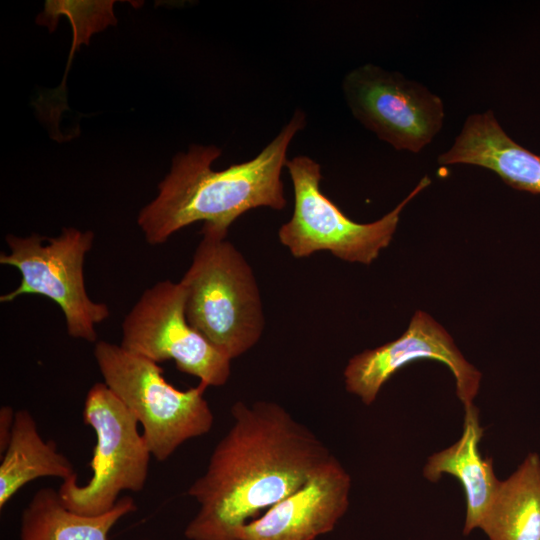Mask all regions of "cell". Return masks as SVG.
Segmentation results:
<instances>
[{
  "mask_svg": "<svg viewBox=\"0 0 540 540\" xmlns=\"http://www.w3.org/2000/svg\"><path fill=\"white\" fill-rule=\"evenodd\" d=\"M230 411V429L187 492L199 503L185 528L188 540H239L245 524L298 490L333 456L276 402L237 401Z\"/></svg>",
  "mask_w": 540,
  "mask_h": 540,
  "instance_id": "6da1fadb",
  "label": "cell"
},
{
  "mask_svg": "<svg viewBox=\"0 0 540 540\" xmlns=\"http://www.w3.org/2000/svg\"><path fill=\"white\" fill-rule=\"evenodd\" d=\"M306 124L305 112L297 108L255 157L220 171L212 169L222 153L217 146L195 144L178 153L158 185V195L139 212L137 223L146 242L163 244L197 221L227 235L231 224L251 209H284L287 199L281 174L289 146Z\"/></svg>",
  "mask_w": 540,
  "mask_h": 540,
  "instance_id": "7a4b0ae2",
  "label": "cell"
},
{
  "mask_svg": "<svg viewBox=\"0 0 540 540\" xmlns=\"http://www.w3.org/2000/svg\"><path fill=\"white\" fill-rule=\"evenodd\" d=\"M191 265L180 280L189 324L233 360L260 340L265 317L254 272L227 235L202 227Z\"/></svg>",
  "mask_w": 540,
  "mask_h": 540,
  "instance_id": "3957f363",
  "label": "cell"
},
{
  "mask_svg": "<svg viewBox=\"0 0 540 540\" xmlns=\"http://www.w3.org/2000/svg\"><path fill=\"white\" fill-rule=\"evenodd\" d=\"M94 357L104 383L142 425V435L158 461L211 430L214 415L204 397L205 385L179 390L166 381L158 363L120 344L100 340Z\"/></svg>",
  "mask_w": 540,
  "mask_h": 540,
  "instance_id": "277c9868",
  "label": "cell"
},
{
  "mask_svg": "<svg viewBox=\"0 0 540 540\" xmlns=\"http://www.w3.org/2000/svg\"><path fill=\"white\" fill-rule=\"evenodd\" d=\"M294 192V209L278 237L295 258L329 251L337 258L353 263L371 264L388 247L407 204L430 185L424 176L416 187L382 218L358 223L347 217L320 188L321 166L306 155L286 162Z\"/></svg>",
  "mask_w": 540,
  "mask_h": 540,
  "instance_id": "5b68a950",
  "label": "cell"
},
{
  "mask_svg": "<svg viewBox=\"0 0 540 540\" xmlns=\"http://www.w3.org/2000/svg\"><path fill=\"white\" fill-rule=\"evenodd\" d=\"M93 241V231L73 227L63 228L55 237L6 235L9 252L0 254V264L15 267L21 281L1 295L0 302L31 294L47 297L62 310L69 336L95 342V327L109 318L110 310L93 301L85 286L84 261Z\"/></svg>",
  "mask_w": 540,
  "mask_h": 540,
  "instance_id": "8992f818",
  "label": "cell"
},
{
  "mask_svg": "<svg viewBox=\"0 0 540 540\" xmlns=\"http://www.w3.org/2000/svg\"><path fill=\"white\" fill-rule=\"evenodd\" d=\"M82 417L96 434L93 474L85 485L78 484L77 476L63 481L58 493L68 510L97 516L114 508L122 491L144 488L152 454L138 420L104 382L89 389Z\"/></svg>",
  "mask_w": 540,
  "mask_h": 540,
  "instance_id": "52a82bcc",
  "label": "cell"
},
{
  "mask_svg": "<svg viewBox=\"0 0 540 540\" xmlns=\"http://www.w3.org/2000/svg\"><path fill=\"white\" fill-rule=\"evenodd\" d=\"M120 345L159 363L173 360L177 369L208 386H222L231 360L187 321L185 290L180 282L160 281L146 289L122 322Z\"/></svg>",
  "mask_w": 540,
  "mask_h": 540,
  "instance_id": "ba28073f",
  "label": "cell"
},
{
  "mask_svg": "<svg viewBox=\"0 0 540 540\" xmlns=\"http://www.w3.org/2000/svg\"><path fill=\"white\" fill-rule=\"evenodd\" d=\"M341 86L353 117L397 151L420 152L443 126L441 98L399 72L367 63L350 70Z\"/></svg>",
  "mask_w": 540,
  "mask_h": 540,
  "instance_id": "9c48e42d",
  "label": "cell"
},
{
  "mask_svg": "<svg viewBox=\"0 0 540 540\" xmlns=\"http://www.w3.org/2000/svg\"><path fill=\"white\" fill-rule=\"evenodd\" d=\"M421 359L445 364L455 378L456 394L464 410L474 405L480 388V371L465 359L445 328L421 310L415 312L399 338L364 350L348 361L344 369L345 388L370 405L399 369Z\"/></svg>",
  "mask_w": 540,
  "mask_h": 540,
  "instance_id": "30bf717a",
  "label": "cell"
},
{
  "mask_svg": "<svg viewBox=\"0 0 540 540\" xmlns=\"http://www.w3.org/2000/svg\"><path fill=\"white\" fill-rule=\"evenodd\" d=\"M351 477L332 456L294 493L245 524L239 540H315L349 507Z\"/></svg>",
  "mask_w": 540,
  "mask_h": 540,
  "instance_id": "8fae6325",
  "label": "cell"
},
{
  "mask_svg": "<svg viewBox=\"0 0 540 540\" xmlns=\"http://www.w3.org/2000/svg\"><path fill=\"white\" fill-rule=\"evenodd\" d=\"M438 163L479 166L517 190L540 194V155L509 137L492 110L469 115Z\"/></svg>",
  "mask_w": 540,
  "mask_h": 540,
  "instance_id": "7c38bea8",
  "label": "cell"
},
{
  "mask_svg": "<svg viewBox=\"0 0 540 540\" xmlns=\"http://www.w3.org/2000/svg\"><path fill=\"white\" fill-rule=\"evenodd\" d=\"M483 431L478 409L472 405L464 410L460 439L431 455L423 468V475L428 481L436 482L443 474H449L461 483L466 497L464 535L479 527L501 483L495 475L492 458L483 457L480 452Z\"/></svg>",
  "mask_w": 540,
  "mask_h": 540,
  "instance_id": "4fadbf2b",
  "label": "cell"
},
{
  "mask_svg": "<svg viewBox=\"0 0 540 540\" xmlns=\"http://www.w3.org/2000/svg\"><path fill=\"white\" fill-rule=\"evenodd\" d=\"M490 540H540V457L528 454L501 481L479 527Z\"/></svg>",
  "mask_w": 540,
  "mask_h": 540,
  "instance_id": "5bb4252c",
  "label": "cell"
},
{
  "mask_svg": "<svg viewBox=\"0 0 540 540\" xmlns=\"http://www.w3.org/2000/svg\"><path fill=\"white\" fill-rule=\"evenodd\" d=\"M0 509L27 483L42 477L63 481L77 476L72 463L57 451L54 441H44L28 410L16 411L10 442L1 455Z\"/></svg>",
  "mask_w": 540,
  "mask_h": 540,
  "instance_id": "9a60e30c",
  "label": "cell"
},
{
  "mask_svg": "<svg viewBox=\"0 0 540 540\" xmlns=\"http://www.w3.org/2000/svg\"><path fill=\"white\" fill-rule=\"evenodd\" d=\"M136 510L133 498H120L110 511L85 516L68 510L58 490L39 489L23 510L20 540H108L112 527L123 516Z\"/></svg>",
  "mask_w": 540,
  "mask_h": 540,
  "instance_id": "2e32d148",
  "label": "cell"
},
{
  "mask_svg": "<svg viewBox=\"0 0 540 540\" xmlns=\"http://www.w3.org/2000/svg\"><path fill=\"white\" fill-rule=\"evenodd\" d=\"M16 412L10 406L0 408V454L2 455L12 435Z\"/></svg>",
  "mask_w": 540,
  "mask_h": 540,
  "instance_id": "e0dca14e",
  "label": "cell"
}]
</instances>
